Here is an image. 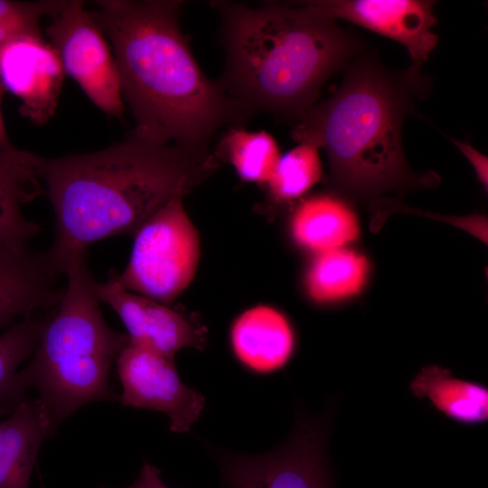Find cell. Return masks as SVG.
<instances>
[{
    "label": "cell",
    "instance_id": "6da1fadb",
    "mask_svg": "<svg viewBox=\"0 0 488 488\" xmlns=\"http://www.w3.org/2000/svg\"><path fill=\"white\" fill-rule=\"evenodd\" d=\"M92 18L109 40L133 134L151 142L209 151L212 135L253 113L206 77L179 18L182 1L99 0Z\"/></svg>",
    "mask_w": 488,
    "mask_h": 488
},
{
    "label": "cell",
    "instance_id": "7a4b0ae2",
    "mask_svg": "<svg viewBox=\"0 0 488 488\" xmlns=\"http://www.w3.org/2000/svg\"><path fill=\"white\" fill-rule=\"evenodd\" d=\"M210 151L161 144L131 133L105 149L44 158L42 178L55 217L46 251L63 276L70 260L95 241L134 235L159 209L211 175Z\"/></svg>",
    "mask_w": 488,
    "mask_h": 488
},
{
    "label": "cell",
    "instance_id": "3957f363",
    "mask_svg": "<svg viewBox=\"0 0 488 488\" xmlns=\"http://www.w3.org/2000/svg\"><path fill=\"white\" fill-rule=\"evenodd\" d=\"M220 14L226 65L220 83L253 114L305 115L326 79L354 53L356 42L334 21L302 5L259 7L212 1Z\"/></svg>",
    "mask_w": 488,
    "mask_h": 488
},
{
    "label": "cell",
    "instance_id": "277c9868",
    "mask_svg": "<svg viewBox=\"0 0 488 488\" xmlns=\"http://www.w3.org/2000/svg\"><path fill=\"white\" fill-rule=\"evenodd\" d=\"M408 98L405 87L378 64L358 61L338 90L297 120L292 137L324 148L332 183L352 196L370 199L426 185L432 177L415 176L403 152Z\"/></svg>",
    "mask_w": 488,
    "mask_h": 488
},
{
    "label": "cell",
    "instance_id": "5b68a950",
    "mask_svg": "<svg viewBox=\"0 0 488 488\" xmlns=\"http://www.w3.org/2000/svg\"><path fill=\"white\" fill-rule=\"evenodd\" d=\"M86 260L84 252L69 262L54 315L49 317L31 361L18 371L23 387L39 392L53 433L88 403L119 400L109 374L128 337L105 322Z\"/></svg>",
    "mask_w": 488,
    "mask_h": 488
},
{
    "label": "cell",
    "instance_id": "8992f818",
    "mask_svg": "<svg viewBox=\"0 0 488 488\" xmlns=\"http://www.w3.org/2000/svg\"><path fill=\"white\" fill-rule=\"evenodd\" d=\"M176 196L133 235L129 260L116 275L126 289L170 305L192 281L200 260L199 233Z\"/></svg>",
    "mask_w": 488,
    "mask_h": 488
},
{
    "label": "cell",
    "instance_id": "52a82bcc",
    "mask_svg": "<svg viewBox=\"0 0 488 488\" xmlns=\"http://www.w3.org/2000/svg\"><path fill=\"white\" fill-rule=\"evenodd\" d=\"M324 419L300 417L288 439L263 455L223 454L220 465L228 488H333Z\"/></svg>",
    "mask_w": 488,
    "mask_h": 488
},
{
    "label": "cell",
    "instance_id": "ba28073f",
    "mask_svg": "<svg viewBox=\"0 0 488 488\" xmlns=\"http://www.w3.org/2000/svg\"><path fill=\"white\" fill-rule=\"evenodd\" d=\"M46 35L65 74L101 111L122 118L125 108L117 63L105 35L85 9V3L69 0L60 13L51 17Z\"/></svg>",
    "mask_w": 488,
    "mask_h": 488
},
{
    "label": "cell",
    "instance_id": "9c48e42d",
    "mask_svg": "<svg viewBox=\"0 0 488 488\" xmlns=\"http://www.w3.org/2000/svg\"><path fill=\"white\" fill-rule=\"evenodd\" d=\"M116 367L123 406L166 414L170 430L178 434L188 432L199 419L205 399L182 381L174 359L128 343Z\"/></svg>",
    "mask_w": 488,
    "mask_h": 488
},
{
    "label": "cell",
    "instance_id": "30bf717a",
    "mask_svg": "<svg viewBox=\"0 0 488 488\" xmlns=\"http://www.w3.org/2000/svg\"><path fill=\"white\" fill-rule=\"evenodd\" d=\"M93 288L98 299L121 319L129 343L171 359L184 348H205L208 330L199 315L133 293L114 274L107 282H94Z\"/></svg>",
    "mask_w": 488,
    "mask_h": 488
},
{
    "label": "cell",
    "instance_id": "8fae6325",
    "mask_svg": "<svg viewBox=\"0 0 488 488\" xmlns=\"http://www.w3.org/2000/svg\"><path fill=\"white\" fill-rule=\"evenodd\" d=\"M306 10L326 19H343L402 43L418 74L438 37L433 1L422 0H314L299 2Z\"/></svg>",
    "mask_w": 488,
    "mask_h": 488
},
{
    "label": "cell",
    "instance_id": "7c38bea8",
    "mask_svg": "<svg viewBox=\"0 0 488 488\" xmlns=\"http://www.w3.org/2000/svg\"><path fill=\"white\" fill-rule=\"evenodd\" d=\"M65 71L42 36L21 35L0 43V85L22 101L19 113L36 126L55 114Z\"/></svg>",
    "mask_w": 488,
    "mask_h": 488
},
{
    "label": "cell",
    "instance_id": "4fadbf2b",
    "mask_svg": "<svg viewBox=\"0 0 488 488\" xmlns=\"http://www.w3.org/2000/svg\"><path fill=\"white\" fill-rule=\"evenodd\" d=\"M61 276L46 251L0 252V330L37 310L56 307L64 292Z\"/></svg>",
    "mask_w": 488,
    "mask_h": 488
},
{
    "label": "cell",
    "instance_id": "5bb4252c",
    "mask_svg": "<svg viewBox=\"0 0 488 488\" xmlns=\"http://www.w3.org/2000/svg\"><path fill=\"white\" fill-rule=\"evenodd\" d=\"M229 341L237 361L256 375H269L285 368L296 346L286 316L267 305L240 313L230 324Z\"/></svg>",
    "mask_w": 488,
    "mask_h": 488
},
{
    "label": "cell",
    "instance_id": "9a60e30c",
    "mask_svg": "<svg viewBox=\"0 0 488 488\" xmlns=\"http://www.w3.org/2000/svg\"><path fill=\"white\" fill-rule=\"evenodd\" d=\"M43 157L15 146L0 149V252H21L41 230L27 220L23 205L44 192Z\"/></svg>",
    "mask_w": 488,
    "mask_h": 488
},
{
    "label": "cell",
    "instance_id": "2e32d148",
    "mask_svg": "<svg viewBox=\"0 0 488 488\" xmlns=\"http://www.w3.org/2000/svg\"><path fill=\"white\" fill-rule=\"evenodd\" d=\"M53 434L39 398H27L0 422V488H29L40 446Z\"/></svg>",
    "mask_w": 488,
    "mask_h": 488
},
{
    "label": "cell",
    "instance_id": "e0dca14e",
    "mask_svg": "<svg viewBox=\"0 0 488 488\" xmlns=\"http://www.w3.org/2000/svg\"><path fill=\"white\" fill-rule=\"evenodd\" d=\"M290 231L298 245L319 253L355 240L360 228L355 212L345 202L318 194L297 205L290 220Z\"/></svg>",
    "mask_w": 488,
    "mask_h": 488
},
{
    "label": "cell",
    "instance_id": "ac0fdd59",
    "mask_svg": "<svg viewBox=\"0 0 488 488\" xmlns=\"http://www.w3.org/2000/svg\"><path fill=\"white\" fill-rule=\"evenodd\" d=\"M418 399H427L441 413L456 422L475 425L488 418V389L478 382L455 378L450 370L428 365L409 384Z\"/></svg>",
    "mask_w": 488,
    "mask_h": 488
},
{
    "label": "cell",
    "instance_id": "d6986e66",
    "mask_svg": "<svg viewBox=\"0 0 488 488\" xmlns=\"http://www.w3.org/2000/svg\"><path fill=\"white\" fill-rule=\"evenodd\" d=\"M369 270L367 258L343 248L316 253L305 276V288L316 303L328 304L359 294Z\"/></svg>",
    "mask_w": 488,
    "mask_h": 488
},
{
    "label": "cell",
    "instance_id": "ffe728a7",
    "mask_svg": "<svg viewBox=\"0 0 488 488\" xmlns=\"http://www.w3.org/2000/svg\"><path fill=\"white\" fill-rule=\"evenodd\" d=\"M48 319L30 316L0 334V417L12 414L28 398L17 369L34 353Z\"/></svg>",
    "mask_w": 488,
    "mask_h": 488
},
{
    "label": "cell",
    "instance_id": "44dd1931",
    "mask_svg": "<svg viewBox=\"0 0 488 488\" xmlns=\"http://www.w3.org/2000/svg\"><path fill=\"white\" fill-rule=\"evenodd\" d=\"M215 156L230 163L243 182L266 185L281 156L275 138L266 131L232 127L219 143Z\"/></svg>",
    "mask_w": 488,
    "mask_h": 488
},
{
    "label": "cell",
    "instance_id": "7402d4cb",
    "mask_svg": "<svg viewBox=\"0 0 488 488\" xmlns=\"http://www.w3.org/2000/svg\"><path fill=\"white\" fill-rule=\"evenodd\" d=\"M318 147L302 142L280 156L269 181L265 185L268 201L282 205L306 193L322 177Z\"/></svg>",
    "mask_w": 488,
    "mask_h": 488
},
{
    "label": "cell",
    "instance_id": "603a6c76",
    "mask_svg": "<svg viewBox=\"0 0 488 488\" xmlns=\"http://www.w3.org/2000/svg\"><path fill=\"white\" fill-rule=\"evenodd\" d=\"M69 0H0V43L21 35L42 36L41 21L60 13Z\"/></svg>",
    "mask_w": 488,
    "mask_h": 488
},
{
    "label": "cell",
    "instance_id": "cb8c5ba5",
    "mask_svg": "<svg viewBox=\"0 0 488 488\" xmlns=\"http://www.w3.org/2000/svg\"><path fill=\"white\" fill-rule=\"evenodd\" d=\"M453 143L458 147L462 154L471 163L473 168L475 171L477 179L483 185L485 191H487L488 184V162L487 156L478 152L469 143L453 140Z\"/></svg>",
    "mask_w": 488,
    "mask_h": 488
},
{
    "label": "cell",
    "instance_id": "d4e9b609",
    "mask_svg": "<svg viewBox=\"0 0 488 488\" xmlns=\"http://www.w3.org/2000/svg\"><path fill=\"white\" fill-rule=\"evenodd\" d=\"M160 474L157 467L145 463L141 468L137 480L127 488H169L162 481Z\"/></svg>",
    "mask_w": 488,
    "mask_h": 488
},
{
    "label": "cell",
    "instance_id": "484cf974",
    "mask_svg": "<svg viewBox=\"0 0 488 488\" xmlns=\"http://www.w3.org/2000/svg\"><path fill=\"white\" fill-rule=\"evenodd\" d=\"M5 92V90L0 85V149H5L14 146L8 138L1 111V102Z\"/></svg>",
    "mask_w": 488,
    "mask_h": 488
}]
</instances>
